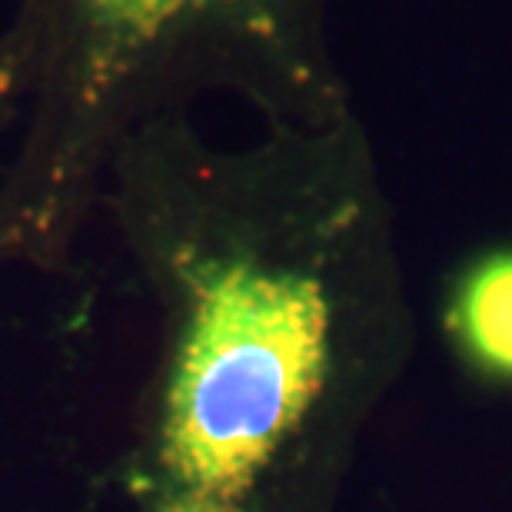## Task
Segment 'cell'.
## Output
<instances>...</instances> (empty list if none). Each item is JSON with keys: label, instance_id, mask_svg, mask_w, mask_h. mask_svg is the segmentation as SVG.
<instances>
[{"label": "cell", "instance_id": "6da1fadb", "mask_svg": "<svg viewBox=\"0 0 512 512\" xmlns=\"http://www.w3.org/2000/svg\"><path fill=\"white\" fill-rule=\"evenodd\" d=\"M97 217L153 306L120 456L127 512H333L409 360L340 133L217 153L180 114L114 150Z\"/></svg>", "mask_w": 512, "mask_h": 512}, {"label": "cell", "instance_id": "7a4b0ae2", "mask_svg": "<svg viewBox=\"0 0 512 512\" xmlns=\"http://www.w3.org/2000/svg\"><path fill=\"white\" fill-rule=\"evenodd\" d=\"M290 0H17L24 87L0 163V266L64 273L97 220L107 163L133 130L180 114L207 64L266 54Z\"/></svg>", "mask_w": 512, "mask_h": 512}, {"label": "cell", "instance_id": "3957f363", "mask_svg": "<svg viewBox=\"0 0 512 512\" xmlns=\"http://www.w3.org/2000/svg\"><path fill=\"white\" fill-rule=\"evenodd\" d=\"M453 353L479 380L512 386V250H496L459 276L446 306Z\"/></svg>", "mask_w": 512, "mask_h": 512}, {"label": "cell", "instance_id": "277c9868", "mask_svg": "<svg viewBox=\"0 0 512 512\" xmlns=\"http://www.w3.org/2000/svg\"><path fill=\"white\" fill-rule=\"evenodd\" d=\"M20 87H24V40L7 24L0 30V137L14 120Z\"/></svg>", "mask_w": 512, "mask_h": 512}]
</instances>
